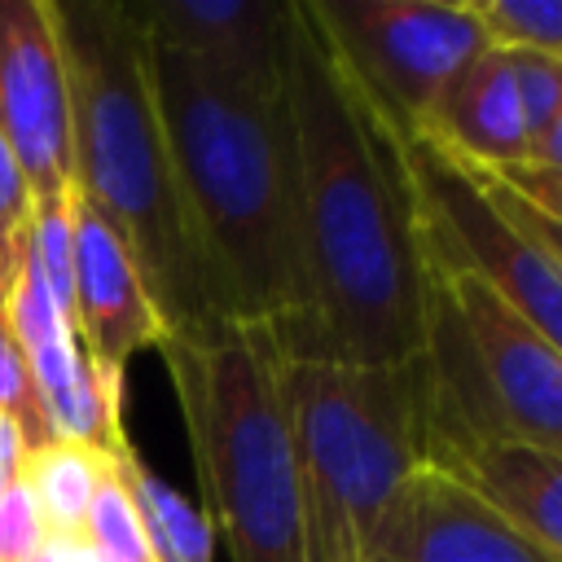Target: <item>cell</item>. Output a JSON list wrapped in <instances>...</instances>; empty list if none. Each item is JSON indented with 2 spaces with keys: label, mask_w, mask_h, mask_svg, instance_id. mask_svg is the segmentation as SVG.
Here are the masks:
<instances>
[{
  "label": "cell",
  "mask_w": 562,
  "mask_h": 562,
  "mask_svg": "<svg viewBox=\"0 0 562 562\" xmlns=\"http://www.w3.org/2000/svg\"><path fill=\"white\" fill-rule=\"evenodd\" d=\"M114 470V452H101L92 443L53 439L35 452H26L22 483L35 496L40 522L48 540H83L88 509L101 492V483Z\"/></svg>",
  "instance_id": "obj_16"
},
{
  "label": "cell",
  "mask_w": 562,
  "mask_h": 562,
  "mask_svg": "<svg viewBox=\"0 0 562 562\" xmlns=\"http://www.w3.org/2000/svg\"><path fill=\"white\" fill-rule=\"evenodd\" d=\"M470 9L492 48L562 57V0H470Z\"/></svg>",
  "instance_id": "obj_18"
},
{
  "label": "cell",
  "mask_w": 562,
  "mask_h": 562,
  "mask_svg": "<svg viewBox=\"0 0 562 562\" xmlns=\"http://www.w3.org/2000/svg\"><path fill=\"white\" fill-rule=\"evenodd\" d=\"M417 136L470 167H509L527 158V123L518 110L509 53L483 48L422 119Z\"/></svg>",
  "instance_id": "obj_15"
},
{
  "label": "cell",
  "mask_w": 562,
  "mask_h": 562,
  "mask_svg": "<svg viewBox=\"0 0 562 562\" xmlns=\"http://www.w3.org/2000/svg\"><path fill=\"white\" fill-rule=\"evenodd\" d=\"M140 35L255 92L285 83L290 0H123Z\"/></svg>",
  "instance_id": "obj_11"
},
{
  "label": "cell",
  "mask_w": 562,
  "mask_h": 562,
  "mask_svg": "<svg viewBox=\"0 0 562 562\" xmlns=\"http://www.w3.org/2000/svg\"><path fill=\"white\" fill-rule=\"evenodd\" d=\"M149 88L180 206L224 321L272 325L277 342L307 321L299 189L285 83L255 92L149 44Z\"/></svg>",
  "instance_id": "obj_2"
},
{
  "label": "cell",
  "mask_w": 562,
  "mask_h": 562,
  "mask_svg": "<svg viewBox=\"0 0 562 562\" xmlns=\"http://www.w3.org/2000/svg\"><path fill=\"white\" fill-rule=\"evenodd\" d=\"M171 373L202 518L233 562H303L285 351L272 325L215 321L158 342Z\"/></svg>",
  "instance_id": "obj_4"
},
{
  "label": "cell",
  "mask_w": 562,
  "mask_h": 562,
  "mask_svg": "<svg viewBox=\"0 0 562 562\" xmlns=\"http://www.w3.org/2000/svg\"><path fill=\"white\" fill-rule=\"evenodd\" d=\"M303 562H378L386 518L422 470V364L290 360Z\"/></svg>",
  "instance_id": "obj_5"
},
{
  "label": "cell",
  "mask_w": 562,
  "mask_h": 562,
  "mask_svg": "<svg viewBox=\"0 0 562 562\" xmlns=\"http://www.w3.org/2000/svg\"><path fill=\"white\" fill-rule=\"evenodd\" d=\"M26 224H31V189L22 180V167L9 149V140L0 136V272L4 277H13V268L22 259Z\"/></svg>",
  "instance_id": "obj_21"
},
{
  "label": "cell",
  "mask_w": 562,
  "mask_h": 562,
  "mask_svg": "<svg viewBox=\"0 0 562 562\" xmlns=\"http://www.w3.org/2000/svg\"><path fill=\"white\" fill-rule=\"evenodd\" d=\"M422 465L479 496L544 553L562 558V452L505 430L426 435Z\"/></svg>",
  "instance_id": "obj_12"
},
{
  "label": "cell",
  "mask_w": 562,
  "mask_h": 562,
  "mask_svg": "<svg viewBox=\"0 0 562 562\" xmlns=\"http://www.w3.org/2000/svg\"><path fill=\"white\" fill-rule=\"evenodd\" d=\"M430 272V268H426ZM465 329L474 364L505 417V426L540 448L562 452V347L536 334L492 285L479 277L430 272Z\"/></svg>",
  "instance_id": "obj_10"
},
{
  "label": "cell",
  "mask_w": 562,
  "mask_h": 562,
  "mask_svg": "<svg viewBox=\"0 0 562 562\" xmlns=\"http://www.w3.org/2000/svg\"><path fill=\"white\" fill-rule=\"evenodd\" d=\"M4 316L26 356V369H31V382L44 404L53 439H75V443H92L101 452H119L127 443L123 382H110L88 364V356L75 338V325L48 294L26 246H22V259L13 268L9 294H4Z\"/></svg>",
  "instance_id": "obj_9"
},
{
  "label": "cell",
  "mask_w": 562,
  "mask_h": 562,
  "mask_svg": "<svg viewBox=\"0 0 562 562\" xmlns=\"http://www.w3.org/2000/svg\"><path fill=\"white\" fill-rule=\"evenodd\" d=\"M386 562H562L452 479L422 465L382 531Z\"/></svg>",
  "instance_id": "obj_14"
},
{
  "label": "cell",
  "mask_w": 562,
  "mask_h": 562,
  "mask_svg": "<svg viewBox=\"0 0 562 562\" xmlns=\"http://www.w3.org/2000/svg\"><path fill=\"white\" fill-rule=\"evenodd\" d=\"M422 268L492 285L536 334L562 347V228L496 171L404 136Z\"/></svg>",
  "instance_id": "obj_6"
},
{
  "label": "cell",
  "mask_w": 562,
  "mask_h": 562,
  "mask_svg": "<svg viewBox=\"0 0 562 562\" xmlns=\"http://www.w3.org/2000/svg\"><path fill=\"white\" fill-rule=\"evenodd\" d=\"M70 215H75V307H70L75 338L101 378L123 382L127 360L140 347H158L167 329L114 228L79 193L70 202Z\"/></svg>",
  "instance_id": "obj_13"
},
{
  "label": "cell",
  "mask_w": 562,
  "mask_h": 562,
  "mask_svg": "<svg viewBox=\"0 0 562 562\" xmlns=\"http://www.w3.org/2000/svg\"><path fill=\"white\" fill-rule=\"evenodd\" d=\"M0 136L35 198H61L70 176V83L53 0H0Z\"/></svg>",
  "instance_id": "obj_8"
},
{
  "label": "cell",
  "mask_w": 562,
  "mask_h": 562,
  "mask_svg": "<svg viewBox=\"0 0 562 562\" xmlns=\"http://www.w3.org/2000/svg\"><path fill=\"white\" fill-rule=\"evenodd\" d=\"M22 465H26V439H22L18 422L9 413H0V492L22 479Z\"/></svg>",
  "instance_id": "obj_23"
},
{
  "label": "cell",
  "mask_w": 562,
  "mask_h": 562,
  "mask_svg": "<svg viewBox=\"0 0 562 562\" xmlns=\"http://www.w3.org/2000/svg\"><path fill=\"white\" fill-rule=\"evenodd\" d=\"M285 110L307 321L281 351L290 360L404 364L422 351L426 325L404 136L351 79L312 0H290Z\"/></svg>",
  "instance_id": "obj_1"
},
{
  "label": "cell",
  "mask_w": 562,
  "mask_h": 562,
  "mask_svg": "<svg viewBox=\"0 0 562 562\" xmlns=\"http://www.w3.org/2000/svg\"><path fill=\"white\" fill-rule=\"evenodd\" d=\"M44 522L31 487L18 479L0 492V562H31L44 549Z\"/></svg>",
  "instance_id": "obj_22"
},
{
  "label": "cell",
  "mask_w": 562,
  "mask_h": 562,
  "mask_svg": "<svg viewBox=\"0 0 562 562\" xmlns=\"http://www.w3.org/2000/svg\"><path fill=\"white\" fill-rule=\"evenodd\" d=\"M31 562H101L83 540H44V549Z\"/></svg>",
  "instance_id": "obj_24"
},
{
  "label": "cell",
  "mask_w": 562,
  "mask_h": 562,
  "mask_svg": "<svg viewBox=\"0 0 562 562\" xmlns=\"http://www.w3.org/2000/svg\"><path fill=\"white\" fill-rule=\"evenodd\" d=\"M70 83L75 193L114 228L167 334L224 321L184 224L149 88V48L123 0H53Z\"/></svg>",
  "instance_id": "obj_3"
},
{
  "label": "cell",
  "mask_w": 562,
  "mask_h": 562,
  "mask_svg": "<svg viewBox=\"0 0 562 562\" xmlns=\"http://www.w3.org/2000/svg\"><path fill=\"white\" fill-rule=\"evenodd\" d=\"M351 79L400 132L417 136L443 88L492 48L470 0H312Z\"/></svg>",
  "instance_id": "obj_7"
},
{
  "label": "cell",
  "mask_w": 562,
  "mask_h": 562,
  "mask_svg": "<svg viewBox=\"0 0 562 562\" xmlns=\"http://www.w3.org/2000/svg\"><path fill=\"white\" fill-rule=\"evenodd\" d=\"M114 474L140 518V531L154 549V562H215V531L184 496H176L132 448V439L114 452Z\"/></svg>",
  "instance_id": "obj_17"
},
{
  "label": "cell",
  "mask_w": 562,
  "mask_h": 562,
  "mask_svg": "<svg viewBox=\"0 0 562 562\" xmlns=\"http://www.w3.org/2000/svg\"><path fill=\"white\" fill-rule=\"evenodd\" d=\"M0 413H9L26 439V452L53 443V430H48V417H44V404L35 395V382H31V369H26V356L9 329V316L0 307Z\"/></svg>",
  "instance_id": "obj_20"
},
{
  "label": "cell",
  "mask_w": 562,
  "mask_h": 562,
  "mask_svg": "<svg viewBox=\"0 0 562 562\" xmlns=\"http://www.w3.org/2000/svg\"><path fill=\"white\" fill-rule=\"evenodd\" d=\"M378 562H386V558H378Z\"/></svg>",
  "instance_id": "obj_25"
},
{
  "label": "cell",
  "mask_w": 562,
  "mask_h": 562,
  "mask_svg": "<svg viewBox=\"0 0 562 562\" xmlns=\"http://www.w3.org/2000/svg\"><path fill=\"white\" fill-rule=\"evenodd\" d=\"M83 544L101 558V562H154V549L140 531V518L119 483V474L110 470V479L101 483L88 522H83Z\"/></svg>",
  "instance_id": "obj_19"
}]
</instances>
